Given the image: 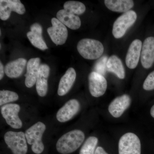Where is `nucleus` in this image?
<instances>
[{
    "instance_id": "obj_1",
    "label": "nucleus",
    "mask_w": 154,
    "mask_h": 154,
    "mask_svg": "<svg viewBox=\"0 0 154 154\" xmlns=\"http://www.w3.org/2000/svg\"><path fill=\"white\" fill-rule=\"evenodd\" d=\"M85 139L84 132L79 130H74L65 134L58 140L56 149L61 154L73 152L80 147Z\"/></svg>"
},
{
    "instance_id": "obj_2",
    "label": "nucleus",
    "mask_w": 154,
    "mask_h": 154,
    "mask_svg": "<svg viewBox=\"0 0 154 154\" xmlns=\"http://www.w3.org/2000/svg\"><path fill=\"white\" fill-rule=\"evenodd\" d=\"M77 50L86 59H97L103 54L104 48L100 42L91 38H83L78 42Z\"/></svg>"
},
{
    "instance_id": "obj_3",
    "label": "nucleus",
    "mask_w": 154,
    "mask_h": 154,
    "mask_svg": "<svg viewBox=\"0 0 154 154\" xmlns=\"http://www.w3.org/2000/svg\"><path fill=\"white\" fill-rule=\"evenodd\" d=\"M45 129V125L43 122H38L25 131L27 143L32 145L31 149L34 153L41 154L44 150V146L42 138Z\"/></svg>"
},
{
    "instance_id": "obj_4",
    "label": "nucleus",
    "mask_w": 154,
    "mask_h": 154,
    "mask_svg": "<svg viewBox=\"0 0 154 154\" xmlns=\"http://www.w3.org/2000/svg\"><path fill=\"white\" fill-rule=\"evenodd\" d=\"M4 139L13 154H27L28 148L25 133L8 131L4 136Z\"/></svg>"
},
{
    "instance_id": "obj_5",
    "label": "nucleus",
    "mask_w": 154,
    "mask_h": 154,
    "mask_svg": "<svg viewBox=\"0 0 154 154\" xmlns=\"http://www.w3.org/2000/svg\"><path fill=\"white\" fill-rule=\"evenodd\" d=\"M137 19L134 11H129L118 17L113 24L112 33L116 38L123 37L127 30L133 25Z\"/></svg>"
},
{
    "instance_id": "obj_6",
    "label": "nucleus",
    "mask_w": 154,
    "mask_h": 154,
    "mask_svg": "<svg viewBox=\"0 0 154 154\" xmlns=\"http://www.w3.org/2000/svg\"><path fill=\"white\" fill-rule=\"evenodd\" d=\"M118 148L119 154H141L140 140L133 133H127L121 137Z\"/></svg>"
},
{
    "instance_id": "obj_7",
    "label": "nucleus",
    "mask_w": 154,
    "mask_h": 154,
    "mask_svg": "<svg viewBox=\"0 0 154 154\" xmlns=\"http://www.w3.org/2000/svg\"><path fill=\"white\" fill-rule=\"evenodd\" d=\"M20 110V106L16 104H6L1 107L3 118L12 128L19 129L22 127V122L18 115Z\"/></svg>"
},
{
    "instance_id": "obj_8",
    "label": "nucleus",
    "mask_w": 154,
    "mask_h": 154,
    "mask_svg": "<svg viewBox=\"0 0 154 154\" xmlns=\"http://www.w3.org/2000/svg\"><path fill=\"white\" fill-rule=\"evenodd\" d=\"M52 27L47 29V32L54 43L57 45H62L65 43L68 37V30L57 18L51 19Z\"/></svg>"
},
{
    "instance_id": "obj_9",
    "label": "nucleus",
    "mask_w": 154,
    "mask_h": 154,
    "mask_svg": "<svg viewBox=\"0 0 154 154\" xmlns=\"http://www.w3.org/2000/svg\"><path fill=\"white\" fill-rule=\"evenodd\" d=\"M89 90L92 96L99 97L103 96L107 90V80L104 76L92 72L88 76Z\"/></svg>"
},
{
    "instance_id": "obj_10",
    "label": "nucleus",
    "mask_w": 154,
    "mask_h": 154,
    "mask_svg": "<svg viewBox=\"0 0 154 154\" xmlns=\"http://www.w3.org/2000/svg\"><path fill=\"white\" fill-rule=\"evenodd\" d=\"M12 11L23 15L25 12V6L19 0L0 1V18L2 20L9 19Z\"/></svg>"
},
{
    "instance_id": "obj_11",
    "label": "nucleus",
    "mask_w": 154,
    "mask_h": 154,
    "mask_svg": "<svg viewBox=\"0 0 154 154\" xmlns=\"http://www.w3.org/2000/svg\"><path fill=\"white\" fill-rule=\"evenodd\" d=\"M80 109V104L79 101L76 99H71L57 111V119L59 122H66L71 119Z\"/></svg>"
},
{
    "instance_id": "obj_12",
    "label": "nucleus",
    "mask_w": 154,
    "mask_h": 154,
    "mask_svg": "<svg viewBox=\"0 0 154 154\" xmlns=\"http://www.w3.org/2000/svg\"><path fill=\"white\" fill-rule=\"evenodd\" d=\"M141 63L144 68L149 69L154 63V37L146 38L142 47Z\"/></svg>"
},
{
    "instance_id": "obj_13",
    "label": "nucleus",
    "mask_w": 154,
    "mask_h": 154,
    "mask_svg": "<svg viewBox=\"0 0 154 154\" xmlns=\"http://www.w3.org/2000/svg\"><path fill=\"white\" fill-rule=\"evenodd\" d=\"M131 99L127 94L116 97L111 102L108 107L109 113L113 117L121 116L130 105Z\"/></svg>"
},
{
    "instance_id": "obj_14",
    "label": "nucleus",
    "mask_w": 154,
    "mask_h": 154,
    "mask_svg": "<svg viewBox=\"0 0 154 154\" xmlns=\"http://www.w3.org/2000/svg\"><path fill=\"white\" fill-rule=\"evenodd\" d=\"M142 43L139 39H135L130 45L125 58V63L129 69L135 68L140 57Z\"/></svg>"
},
{
    "instance_id": "obj_15",
    "label": "nucleus",
    "mask_w": 154,
    "mask_h": 154,
    "mask_svg": "<svg viewBox=\"0 0 154 154\" xmlns=\"http://www.w3.org/2000/svg\"><path fill=\"white\" fill-rule=\"evenodd\" d=\"M30 31L27 33V36L31 44L41 50L48 49L42 38V26L38 23H35L30 26Z\"/></svg>"
},
{
    "instance_id": "obj_16",
    "label": "nucleus",
    "mask_w": 154,
    "mask_h": 154,
    "mask_svg": "<svg viewBox=\"0 0 154 154\" xmlns=\"http://www.w3.org/2000/svg\"><path fill=\"white\" fill-rule=\"evenodd\" d=\"M50 74V68L46 64L40 65L36 82V90L38 96L44 97L47 94L48 79Z\"/></svg>"
},
{
    "instance_id": "obj_17",
    "label": "nucleus",
    "mask_w": 154,
    "mask_h": 154,
    "mask_svg": "<svg viewBox=\"0 0 154 154\" xmlns=\"http://www.w3.org/2000/svg\"><path fill=\"white\" fill-rule=\"evenodd\" d=\"M39 58L30 59L27 63V72L25 75V84L28 88H32L36 83L40 66Z\"/></svg>"
},
{
    "instance_id": "obj_18",
    "label": "nucleus",
    "mask_w": 154,
    "mask_h": 154,
    "mask_svg": "<svg viewBox=\"0 0 154 154\" xmlns=\"http://www.w3.org/2000/svg\"><path fill=\"white\" fill-rule=\"evenodd\" d=\"M76 77V73L74 69L72 67L68 69L60 81L57 91L59 96H65L68 93L75 81Z\"/></svg>"
},
{
    "instance_id": "obj_19",
    "label": "nucleus",
    "mask_w": 154,
    "mask_h": 154,
    "mask_svg": "<svg viewBox=\"0 0 154 154\" xmlns=\"http://www.w3.org/2000/svg\"><path fill=\"white\" fill-rule=\"evenodd\" d=\"M27 64V60L19 58L7 63L5 68V73L10 78H17L22 75Z\"/></svg>"
},
{
    "instance_id": "obj_20",
    "label": "nucleus",
    "mask_w": 154,
    "mask_h": 154,
    "mask_svg": "<svg viewBox=\"0 0 154 154\" xmlns=\"http://www.w3.org/2000/svg\"><path fill=\"white\" fill-rule=\"evenodd\" d=\"M57 18L63 25L72 30H77L81 27V21L79 17L65 10L58 11Z\"/></svg>"
},
{
    "instance_id": "obj_21",
    "label": "nucleus",
    "mask_w": 154,
    "mask_h": 154,
    "mask_svg": "<svg viewBox=\"0 0 154 154\" xmlns=\"http://www.w3.org/2000/svg\"><path fill=\"white\" fill-rule=\"evenodd\" d=\"M104 2L109 10L118 13L128 12L134 5V3L131 0H105Z\"/></svg>"
},
{
    "instance_id": "obj_22",
    "label": "nucleus",
    "mask_w": 154,
    "mask_h": 154,
    "mask_svg": "<svg viewBox=\"0 0 154 154\" xmlns=\"http://www.w3.org/2000/svg\"><path fill=\"white\" fill-rule=\"evenodd\" d=\"M107 71L113 73L119 79H123L125 77V70L121 60L116 55L108 58L107 62Z\"/></svg>"
},
{
    "instance_id": "obj_23",
    "label": "nucleus",
    "mask_w": 154,
    "mask_h": 154,
    "mask_svg": "<svg viewBox=\"0 0 154 154\" xmlns=\"http://www.w3.org/2000/svg\"><path fill=\"white\" fill-rule=\"evenodd\" d=\"M64 10L69 13L77 15L84 14L86 11V7L83 3L77 1H70L64 4Z\"/></svg>"
},
{
    "instance_id": "obj_24",
    "label": "nucleus",
    "mask_w": 154,
    "mask_h": 154,
    "mask_svg": "<svg viewBox=\"0 0 154 154\" xmlns=\"http://www.w3.org/2000/svg\"><path fill=\"white\" fill-rule=\"evenodd\" d=\"M98 139L95 137H88L80 149L79 154H95Z\"/></svg>"
},
{
    "instance_id": "obj_25",
    "label": "nucleus",
    "mask_w": 154,
    "mask_h": 154,
    "mask_svg": "<svg viewBox=\"0 0 154 154\" xmlns=\"http://www.w3.org/2000/svg\"><path fill=\"white\" fill-rule=\"evenodd\" d=\"M19 96L17 93L10 91L3 90L0 91V105L8 104L10 102H15L19 99Z\"/></svg>"
},
{
    "instance_id": "obj_26",
    "label": "nucleus",
    "mask_w": 154,
    "mask_h": 154,
    "mask_svg": "<svg viewBox=\"0 0 154 154\" xmlns=\"http://www.w3.org/2000/svg\"><path fill=\"white\" fill-rule=\"evenodd\" d=\"M108 59L106 56H103L96 63L94 67V71L105 75L107 70V62Z\"/></svg>"
},
{
    "instance_id": "obj_27",
    "label": "nucleus",
    "mask_w": 154,
    "mask_h": 154,
    "mask_svg": "<svg viewBox=\"0 0 154 154\" xmlns=\"http://www.w3.org/2000/svg\"><path fill=\"white\" fill-rule=\"evenodd\" d=\"M143 88L146 91L154 90V71L146 78L143 83Z\"/></svg>"
},
{
    "instance_id": "obj_28",
    "label": "nucleus",
    "mask_w": 154,
    "mask_h": 154,
    "mask_svg": "<svg viewBox=\"0 0 154 154\" xmlns=\"http://www.w3.org/2000/svg\"><path fill=\"white\" fill-rule=\"evenodd\" d=\"M95 154H108L102 147L99 146L96 149Z\"/></svg>"
},
{
    "instance_id": "obj_29",
    "label": "nucleus",
    "mask_w": 154,
    "mask_h": 154,
    "mask_svg": "<svg viewBox=\"0 0 154 154\" xmlns=\"http://www.w3.org/2000/svg\"><path fill=\"white\" fill-rule=\"evenodd\" d=\"M5 69L2 62L0 63V80H2L5 74Z\"/></svg>"
},
{
    "instance_id": "obj_30",
    "label": "nucleus",
    "mask_w": 154,
    "mask_h": 154,
    "mask_svg": "<svg viewBox=\"0 0 154 154\" xmlns=\"http://www.w3.org/2000/svg\"><path fill=\"white\" fill-rule=\"evenodd\" d=\"M150 114L152 117L154 118V105L152 106L151 109Z\"/></svg>"
}]
</instances>
